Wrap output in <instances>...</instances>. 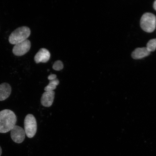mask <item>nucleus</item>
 I'll return each mask as SVG.
<instances>
[{"instance_id":"dca6fc26","label":"nucleus","mask_w":156,"mask_h":156,"mask_svg":"<svg viewBox=\"0 0 156 156\" xmlns=\"http://www.w3.org/2000/svg\"><path fill=\"white\" fill-rule=\"evenodd\" d=\"M2 148L1 147V146H0V156H1V155H2Z\"/></svg>"},{"instance_id":"ddd939ff","label":"nucleus","mask_w":156,"mask_h":156,"mask_svg":"<svg viewBox=\"0 0 156 156\" xmlns=\"http://www.w3.org/2000/svg\"><path fill=\"white\" fill-rule=\"evenodd\" d=\"M64 67L63 62L60 60H57L55 62L53 65V68L56 71H59L63 69Z\"/></svg>"},{"instance_id":"2eb2a0df","label":"nucleus","mask_w":156,"mask_h":156,"mask_svg":"<svg viewBox=\"0 0 156 156\" xmlns=\"http://www.w3.org/2000/svg\"><path fill=\"white\" fill-rule=\"evenodd\" d=\"M154 8L156 10V1H155L154 3Z\"/></svg>"},{"instance_id":"9b49d317","label":"nucleus","mask_w":156,"mask_h":156,"mask_svg":"<svg viewBox=\"0 0 156 156\" xmlns=\"http://www.w3.org/2000/svg\"><path fill=\"white\" fill-rule=\"evenodd\" d=\"M59 83V81L57 78L52 80L50 81L48 85L44 88V90L45 91H53L54 90L56 89V87Z\"/></svg>"},{"instance_id":"1a4fd4ad","label":"nucleus","mask_w":156,"mask_h":156,"mask_svg":"<svg viewBox=\"0 0 156 156\" xmlns=\"http://www.w3.org/2000/svg\"><path fill=\"white\" fill-rule=\"evenodd\" d=\"M11 91V87L8 83H3L0 85V101H4L8 98Z\"/></svg>"},{"instance_id":"f257e3e1","label":"nucleus","mask_w":156,"mask_h":156,"mask_svg":"<svg viewBox=\"0 0 156 156\" xmlns=\"http://www.w3.org/2000/svg\"><path fill=\"white\" fill-rule=\"evenodd\" d=\"M17 120V117L13 111L6 109L0 112V133L11 131L15 126Z\"/></svg>"},{"instance_id":"6e6552de","label":"nucleus","mask_w":156,"mask_h":156,"mask_svg":"<svg viewBox=\"0 0 156 156\" xmlns=\"http://www.w3.org/2000/svg\"><path fill=\"white\" fill-rule=\"evenodd\" d=\"M55 93L54 91H45L42 94L41 98V103L42 106L49 107L51 106L54 100Z\"/></svg>"},{"instance_id":"9d476101","label":"nucleus","mask_w":156,"mask_h":156,"mask_svg":"<svg viewBox=\"0 0 156 156\" xmlns=\"http://www.w3.org/2000/svg\"><path fill=\"white\" fill-rule=\"evenodd\" d=\"M151 53L146 48H138L132 52V57L135 59H141L145 58Z\"/></svg>"},{"instance_id":"f8f14e48","label":"nucleus","mask_w":156,"mask_h":156,"mask_svg":"<svg viewBox=\"0 0 156 156\" xmlns=\"http://www.w3.org/2000/svg\"><path fill=\"white\" fill-rule=\"evenodd\" d=\"M146 48L150 52L154 51L156 48V38L150 40L147 44Z\"/></svg>"},{"instance_id":"39448f33","label":"nucleus","mask_w":156,"mask_h":156,"mask_svg":"<svg viewBox=\"0 0 156 156\" xmlns=\"http://www.w3.org/2000/svg\"><path fill=\"white\" fill-rule=\"evenodd\" d=\"M31 42L28 40L15 45L12 49V52L14 55L21 56L28 52L31 48Z\"/></svg>"},{"instance_id":"7ed1b4c3","label":"nucleus","mask_w":156,"mask_h":156,"mask_svg":"<svg viewBox=\"0 0 156 156\" xmlns=\"http://www.w3.org/2000/svg\"><path fill=\"white\" fill-rule=\"evenodd\" d=\"M140 25L141 28L145 32H153L156 28V17L153 13H146L142 16Z\"/></svg>"},{"instance_id":"f03ea898","label":"nucleus","mask_w":156,"mask_h":156,"mask_svg":"<svg viewBox=\"0 0 156 156\" xmlns=\"http://www.w3.org/2000/svg\"><path fill=\"white\" fill-rule=\"evenodd\" d=\"M31 34L30 28L23 26L17 28L11 33L9 37V42L11 44H16L27 40Z\"/></svg>"},{"instance_id":"0eeeda50","label":"nucleus","mask_w":156,"mask_h":156,"mask_svg":"<svg viewBox=\"0 0 156 156\" xmlns=\"http://www.w3.org/2000/svg\"><path fill=\"white\" fill-rule=\"evenodd\" d=\"M50 53L49 51L46 48L40 49L34 56V60L37 63H45L49 60Z\"/></svg>"},{"instance_id":"20e7f679","label":"nucleus","mask_w":156,"mask_h":156,"mask_svg":"<svg viewBox=\"0 0 156 156\" xmlns=\"http://www.w3.org/2000/svg\"><path fill=\"white\" fill-rule=\"evenodd\" d=\"M37 123L36 118L33 115L29 114L24 120V130L26 135L29 138L34 137L37 131Z\"/></svg>"},{"instance_id":"4468645a","label":"nucleus","mask_w":156,"mask_h":156,"mask_svg":"<svg viewBox=\"0 0 156 156\" xmlns=\"http://www.w3.org/2000/svg\"><path fill=\"white\" fill-rule=\"evenodd\" d=\"M56 77L57 76H56V75H55V74H51V75L48 76V80H49L50 81L52 80L56 79Z\"/></svg>"},{"instance_id":"423d86ee","label":"nucleus","mask_w":156,"mask_h":156,"mask_svg":"<svg viewBox=\"0 0 156 156\" xmlns=\"http://www.w3.org/2000/svg\"><path fill=\"white\" fill-rule=\"evenodd\" d=\"M25 136L24 130L20 126L15 125L11 130V138L16 143H22L25 140Z\"/></svg>"}]
</instances>
